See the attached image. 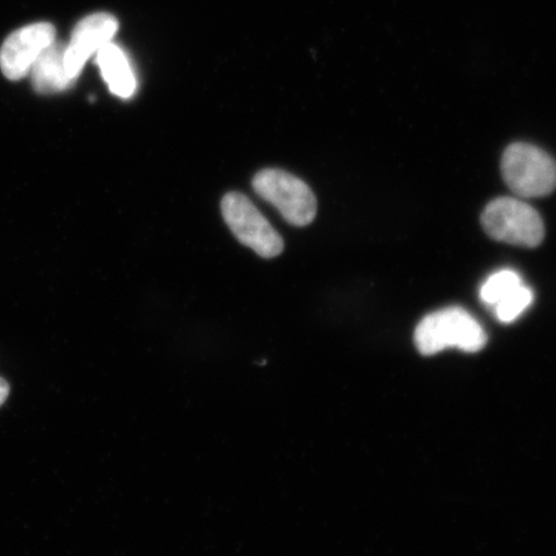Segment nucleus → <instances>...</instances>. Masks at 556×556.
<instances>
[{
  "label": "nucleus",
  "instance_id": "nucleus-1",
  "mask_svg": "<svg viewBox=\"0 0 556 556\" xmlns=\"http://www.w3.org/2000/svg\"><path fill=\"white\" fill-rule=\"evenodd\" d=\"M485 343L481 324L469 312L458 307L424 317L415 331V344L424 356H433L451 346L464 352H478Z\"/></svg>",
  "mask_w": 556,
  "mask_h": 556
},
{
  "label": "nucleus",
  "instance_id": "nucleus-2",
  "mask_svg": "<svg viewBox=\"0 0 556 556\" xmlns=\"http://www.w3.org/2000/svg\"><path fill=\"white\" fill-rule=\"evenodd\" d=\"M503 177L520 198H541L556 189V162L536 146L514 143L504 152Z\"/></svg>",
  "mask_w": 556,
  "mask_h": 556
},
{
  "label": "nucleus",
  "instance_id": "nucleus-3",
  "mask_svg": "<svg viewBox=\"0 0 556 556\" xmlns=\"http://www.w3.org/2000/svg\"><path fill=\"white\" fill-rule=\"evenodd\" d=\"M482 225L493 240L534 248L545 238L544 220L531 205L514 198H498L486 205Z\"/></svg>",
  "mask_w": 556,
  "mask_h": 556
},
{
  "label": "nucleus",
  "instance_id": "nucleus-4",
  "mask_svg": "<svg viewBox=\"0 0 556 556\" xmlns=\"http://www.w3.org/2000/svg\"><path fill=\"white\" fill-rule=\"evenodd\" d=\"M253 189L273 204L295 227L312 224L317 214V200L301 178L281 169H263L253 178Z\"/></svg>",
  "mask_w": 556,
  "mask_h": 556
},
{
  "label": "nucleus",
  "instance_id": "nucleus-5",
  "mask_svg": "<svg viewBox=\"0 0 556 556\" xmlns=\"http://www.w3.org/2000/svg\"><path fill=\"white\" fill-rule=\"evenodd\" d=\"M220 208L227 226L242 245L266 260L276 258L283 252L281 236L245 194L227 193Z\"/></svg>",
  "mask_w": 556,
  "mask_h": 556
},
{
  "label": "nucleus",
  "instance_id": "nucleus-6",
  "mask_svg": "<svg viewBox=\"0 0 556 556\" xmlns=\"http://www.w3.org/2000/svg\"><path fill=\"white\" fill-rule=\"evenodd\" d=\"M55 40L52 24L38 23L23 27L5 39L0 50V68L7 79L25 78L41 52Z\"/></svg>",
  "mask_w": 556,
  "mask_h": 556
},
{
  "label": "nucleus",
  "instance_id": "nucleus-7",
  "mask_svg": "<svg viewBox=\"0 0 556 556\" xmlns=\"http://www.w3.org/2000/svg\"><path fill=\"white\" fill-rule=\"evenodd\" d=\"M117 27L116 18L109 13H96L76 25L65 52V70L70 79H78L90 55L110 43Z\"/></svg>",
  "mask_w": 556,
  "mask_h": 556
},
{
  "label": "nucleus",
  "instance_id": "nucleus-8",
  "mask_svg": "<svg viewBox=\"0 0 556 556\" xmlns=\"http://www.w3.org/2000/svg\"><path fill=\"white\" fill-rule=\"evenodd\" d=\"M67 45L53 41L34 62L30 70L33 86L39 93L64 92L74 85L65 70V52Z\"/></svg>",
  "mask_w": 556,
  "mask_h": 556
},
{
  "label": "nucleus",
  "instance_id": "nucleus-9",
  "mask_svg": "<svg viewBox=\"0 0 556 556\" xmlns=\"http://www.w3.org/2000/svg\"><path fill=\"white\" fill-rule=\"evenodd\" d=\"M97 64L101 67L104 81L114 94L122 99H129L136 90V76L131 70L127 55L119 47L111 43L103 46L97 52Z\"/></svg>",
  "mask_w": 556,
  "mask_h": 556
},
{
  "label": "nucleus",
  "instance_id": "nucleus-10",
  "mask_svg": "<svg viewBox=\"0 0 556 556\" xmlns=\"http://www.w3.org/2000/svg\"><path fill=\"white\" fill-rule=\"evenodd\" d=\"M523 285L520 276L511 269L498 270L486 278L481 288L482 302L491 308H495L497 304L510 296L514 291Z\"/></svg>",
  "mask_w": 556,
  "mask_h": 556
},
{
  "label": "nucleus",
  "instance_id": "nucleus-11",
  "mask_svg": "<svg viewBox=\"0 0 556 556\" xmlns=\"http://www.w3.org/2000/svg\"><path fill=\"white\" fill-rule=\"evenodd\" d=\"M533 298V291L523 283L510 296H507L505 301L497 304L493 311H495L500 323L510 324L516 321L521 313L530 307Z\"/></svg>",
  "mask_w": 556,
  "mask_h": 556
},
{
  "label": "nucleus",
  "instance_id": "nucleus-12",
  "mask_svg": "<svg viewBox=\"0 0 556 556\" xmlns=\"http://www.w3.org/2000/svg\"><path fill=\"white\" fill-rule=\"evenodd\" d=\"M10 395V386L4 379L0 378V406L3 405Z\"/></svg>",
  "mask_w": 556,
  "mask_h": 556
}]
</instances>
